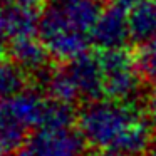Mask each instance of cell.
<instances>
[{"mask_svg":"<svg viewBox=\"0 0 156 156\" xmlns=\"http://www.w3.org/2000/svg\"><path fill=\"white\" fill-rule=\"evenodd\" d=\"M66 69L71 74L81 98H84L87 102L99 101V98L104 94V79L99 57L87 52L69 62Z\"/></svg>","mask_w":156,"mask_h":156,"instance_id":"7","label":"cell"},{"mask_svg":"<svg viewBox=\"0 0 156 156\" xmlns=\"http://www.w3.org/2000/svg\"><path fill=\"white\" fill-rule=\"evenodd\" d=\"M41 15L34 9L5 7L0 10V39L10 41L22 37H35L39 34Z\"/></svg>","mask_w":156,"mask_h":156,"instance_id":"9","label":"cell"},{"mask_svg":"<svg viewBox=\"0 0 156 156\" xmlns=\"http://www.w3.org/2000/svg\"><path fill=\"white\" fill-rule=\"evenodd\" d=\"M61 2H77V0H61Z\"/></svg>","mask_w":156,"mask_h":156,"instance_id":"25","label":"cell"},{"mask_svg":"<svg viewBox=\"0 0 156 156\" xmlns=\"http://www.w3.org/2000/svg\"><path fill=\"white\" fill-rule=\"evenodd\" d=\"M146 109H148V118H149V122L156 128V84L154 87L151 89L148 96V102H146Z\"/></svg>","mask_w":156,"mask_h":156,"instance_id":"19","label":"cell"},{"mask_svg":"<svg viewBox=\"0 0 156 156\" xmlns=\"http://www.w3.org/2000/svg\"><path fill=\"white\" fill-rule=\"evenodd\" d=\"M128 12L116 5L109 4L102 10L94 29L89 34V41L99 47L102 52L124 49V44L129 41Z\"/></svg>","mask_w":156,"mask_h":156,"instance_id":"4","label":"cell"},{"mask_svg":"<svg viewBox=\"0 0 156 156\" xmlns=\"http://www.w3.org/2000/svg\"><path fill=\"white\" fill-rule=\"evenodd\" d=\"M69 24L76 30L89 35L94 29L102 10L99 0H77V2H61Z\"/></svg>","mask_w":156,"mask_h":156,"instance_id":"11","label":"cell"},{"mask_svg":"<svg viewBox=\"0 0 156 156\" xmlns=\"http://www.w3.org/2000/svg\"><path fill=\"white\" fill-rule=\"evenodd\" d=\"M25 131L22 126L2 114L0 118V156L17 153L24 148Z\"/></svg>","mask_w":156,"mask_h":156,"instance_id":"15","label":"cell"},{"mask_svg":"<svg viewBox=\"0 0 156 156\" xmlns=\"http://www.w3.org/2000/svg\"><path fill=\"white\" fill-rule=\"evenodd\" d=\"M129 37L144 45L156 39V0H141L128 12Z\"/></svg>","mask_w":156,"mask_h":156,"instance_id":"10","label":"cell"},{"mask_svg":"<svg viewBox=\"0 0 156 156\" xmlns=\"http://www.w3.org/2000/svg\"><path fill=\"white\" fill-rule=\"evenodd\" d=\"M0 4H2V2H0ZM0 10H2V7H0Z\"/></svg>","mask_w":156,"mask_h":156,"instance_id":"27","label":"cell"},{"mask_svg":"<svg viewBox=\"0 0 156 156\" xmlns=\"http://www.w3.org/2000/svg\"><path fill=\"white\" fill-rule=\"evenodd\" d=\"M10 62H14L24 72L44 74L49 62V51L37 37H22L10 41L7 49Z\"/></svg>","mask_w":156,"mask_h":156,"instance_id":"8","label":"cell"},{"mask_svg":"<svg viewBox=\"0 0 156 156\" xmlns=\"http://www.w3.org/2000/svg\"><path fill=\"white\" fill-rule=\"evenodd\" d=\"M0 2L5 4L7 7H24V9H34V10H37V7L44 0H0Z\"/></svg>","mask_w":156,"mask_h":156,"instance_id":"18","label":"cell"},{"mask_svg":"<svg viewBox=\"0 0 156 156\" xmlns=\"http://www.w3.org/2000/svg\"><path fill=\"white\" fill-rule=\"evenodd\" d=\"M15 156H37V154H35V153L32 151V149L29 148V146H24V148H22L20 151L15 153Z\"/></svg>","mask_w":156,"mask_h":156,"instance_id":"22","label":"cell"},{"mask_svg":"<svg viewBox=\"0 0 156 156\" xmlns=\"http://www.w3.org/2000/svg\"><path fill=\"white\" fill-rule=\"evenodd\" d=\"M0 118H2V108H0Z\"/></svg>","mask_w":156,"mask_h":156,"instance_id":"26","label":"cell"},{"mask_svg":"<svg viewBox=\"0 0 156 156\" xmlns=\"http://www.w3.org/2000/svg\"><path fill=\"white\" fill-rule=\"evenodd\" d=\"M151 143V126H148V122L141 118L129 128L114 149L124 156H139L148 151Z\"/></svg>","mask_w":156,"mask_h":156,"instance_id":"13","label":"cell"},{"mask_svg":"<svg viewBox=\"0 0 156 156\" xmlns=\"http://www.w3.org/2000/svg\"><path fill=\"white\" fill-rule=\"evenodd\" d=\"M139 2H141V0H111L112 5H116V7L122 9V10H126V12H129L136 4H139Z\"/></svg>","mask_w":156,"mask_h":156,"instance_id":"20","label":"cell"},{"mask_svg":"<svg viewBox=\"0 0 156 156\" xmlns=\"http://www.w3.org/2000/svg\"><path fill=\"white\" fill-rule=\"evenodd\" d=\"M104 79V96L111 101L133 104L139 92L141 74L136 61L128 51H108L99 55Z\"/></svg>","mask_w":156,"mask_h":156,"instance_id":"3","label":"cell"},{"mask_svg":"<svg viewBox=\"0 0 156 156\" xmlns=\"http://www.w3.org/2000/svg\"><path fill=\"white\" fill-rule=\"evenodd\" d=\"M4 55H5V45L2 42V39H0V62H4Z\"/></svg>","mask_w":156,"mask_h":156,"instance_id":"24","label":"cell"},{"mask_svg":"<svg viewBox=\"0 0 156 156\" xmlns=\"http://www.w3.org/2000/svg\"><path fill=\"white\" fill-rule=\"evenodd\" d=\"M134 61L141 77L156 82V39L144 45H139Z\"/></svg>","mask_w":156,"mask_h":156,"instance_id":"17","label":"cell"},{"mask_svg":"<svg viewBox=\"0 0 156 156\" xmlns=\"http://www.w3.org/2000/svg\"><path fill=\"white\" fill-rule=\"evenodd\" d=\"M27 146L37 156H79L84 139L72 128L67 129H37Z\"/></svg>","mask_w":156,"mask_h":156,"instance_id":"5","label":"cell"},{"mask_svg":"<svg viewBox=\"0 0 156 156\" xmlns=\"http://www.w3.org/2000/svg\"><path fill=\"white\" fill-rule=\"evenodd\" d=\"M86 156H124V154H121V153L116 151V149L106 148V149H92V151H89Z\"/></svg>","mask_w":156,"mask_h":156,"instance_id":"21","label":"cell"},{"mask_svg":"<svg viewBox=\"0 0 156 156\" xmlns=\"http://www.w3.org/2000/svg\"><path fill=\"white\" fill-rule=\"evenodd\" d=\"M143 156H156V139L151 143V146H149V148H148V151H146Z\"/></svg>","mask_w":156,"mask_h":156,"instance_id":"23","label":"cell"},{"mask_svg":"<svg viewBox=\"0 0 156 156\" xmlns=\"http://www.w3.org/2000/svg\"><path fill=\"white\" fill-rule=\"evenodd\" d=\"M39 39L49 51L51 57L67 62L87 54V47L91 44L89 35L76 30L69 24L61 2L49 5L42 12L39 20Z\"/></svg>","mask_w":156,"mask_h":156,"instance_id":"2","label":"cell"},{"mask_svg":"<svg viewBox=\"0 0 156 156\" xmlns=\"http://www.w3.org/2000/svg\"><path fill=\"white\" fill-rule=\"evenodd\" d=\"M141 116L133 104L111 99L86 102L77 112V131L86 143L96 149H114L122 136Z\"/></svg>","mask_w":156,"mask_h":156,"instance_id":"1","label":"cell"},{"mask_svg":"<svg viewBox=\"0 0 156 156\" xmlns=\"http://www.w3.org/2000/svg\"><path fill=\"white\" fill-rule=\"evenodd\" d=\"M47 108V99L35 89H24L17 96L5 101L2 114L17 122L24 129H41L44 122V114Z\"/></svg>","mask_w":156,"mask_h":156,"instance_id":"6","label":"cell"},{"mask_svg":"<svg viewBox=\"0 0 156 156\" xmlns=\"http://www.w3.org/2000/svg\"><path fill=\"white\" fill-rule=\"evenodd\" d=\"M74 119L77 118L74 116L72 106L61 104V102H55V101H47L44 122H42L41 129H67L71 128Z\"/></svg>","mask_w":156,"mask_h":156,"instance_id":"16","label":"cell"},{"mask_svg":"<svg viewBox=\"0 0 156 156\" xmlns=\"http://www.w3.org/2000/svg\"><path fill=\"white\" fill-rule=\"evenodd\" d=\"M42 82H44V89L49 101L72 106V102H76L81 98L71 74L67 72L66 67L54 69L47 74H42Z\"/></svg>","mask_w":156,"mask_h":156,"instance_id":"12","label":"cell"},{"mask_svg":"<svg viewBox=\"0 0 156 156\" xmlns=\"http://www.w3.org/2000/svg\"><path fill=\"white\" fill-rule=\"evenodd\" d=\"M25 72L19 69L14 62H0V99L9 101L25 89Z\"/></svg>","mask_w":156,"mask_h":156,"instance_id":"14","label":"cell"}]
</instances>
